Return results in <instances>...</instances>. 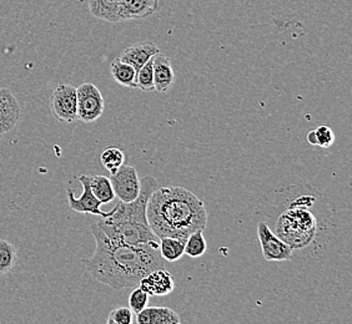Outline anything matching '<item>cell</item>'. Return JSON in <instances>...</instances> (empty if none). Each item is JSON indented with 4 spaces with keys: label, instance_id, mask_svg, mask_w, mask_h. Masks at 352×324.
I'll list each match as a JSON object with an SVG mask.
<instances>
[{
    "label": "cell",
    "instance_id": "cell-1",
    "mask_svg": "<svg viewBox=\"0 0 352 324\" xmlns=\"http://www.w3.org/2000/svg\"><path fill=\"white\" fill-rule=\"evenodd\" d=\"M96 250L82 262L91 277L113 290L133 288L151 270L164 268L159 246H133L109 238L98 223L91 224Z\"/></svg>",
    "mask_w": 352,
    "mask_h": 324
},
{
    "label": "cell",
    "instance_id": "cell-2",
    "mask_svg": "<svg viewBox=\"0 0 352 324\" xmlns=\"http://www.w3.org/2000/svg\"><path fill=\"white\" fill-rule=\"evenodd\" d=\"M146 216L150 227L159 238L174 237L182 241L208 224V212L199 197L184 187L159 186L151 194Z\"/></svg>",
    "mask_w": 352,
    "mask_h": 324
},
{
    "label": "cell",
    "instance_id": "cell-3",
    "mask_svg": "<svg viewBox=\"0 0 352 324\" xmlns=\"http://www.w3.org/2000/svg\"><path fill=\"white\" fill-rule=\"evenodd\" d=\"M140 194L131 202L116 203L113 215L98 221L105 235L118 241L133 246H159L160 238L150 227L146 207L151 194L160 185L153 176H145L140 180Z\"/></svg>",
    "mask_w": 352,
    "mask_h": 324
},
{
    "label": "cell",
    "instance_id": "cell-4",
    "mask_svg": "<svg viewBox=\"0 0 352 324\" xmlns=\"http://www.w3.org/2000/svg\"><path fill=\"white\" fill-rule=\"evenodd\" d=\"M312 195L295 197L275 221L274 233L292 250H300L314 241L318 230V217L310 211L315 203Z\"/></svg>",
    "mask_w": 352,
    "mask_h": 324
},
{
    "label": "cell",
    "instance_id": "cell-5",
    "mask_svg": "<svg viewBox=\"0 0 352 324\" xmlns=\"http://www.w3.org/2000/svg\"><path fill=\"white\" fill-rule=\"evenodd\" d=\"M78 99V120L84 124H91L99 120L104 114V97L100 90L91 82L82 84L76 88Z\"/></svg>",
    "mask_w": 352,
    "mask_h": 324
},
{
    "label": "cell",
    "instance_id": "cell-6",
    "mask_svg": "<svg viewBox=\"0 0 352 324\" xmlns=\"http://www.w3.org/2000/svg\"><path fill=\"white\" fill-rule=\"evenodd\" d=\"M50 110L58 121L73 122L78 120L76 88L70 84H60L50 97Z\"/></svg>",
    "mask_w": 352,
    "mask_h": 324
},
{
    "label": "cell",
    "instance_id": "cell-7",
    "mask_svg": "<svg viewBox=\"0 0 352 324\" xmlns=\"http://www.w3.org/2000/svg\"><path fill=\"white\" fill-rule=\"evenodd\" d=\"M258 237L263 256L269 262H283L292 258V248L274 233L266 222H258Z\"/></svg>",
    "mask_w": 352,
    "mask_h": 324
},
{
    "label": "cell",
    "instance_id": "cell-8",
    "mask_svg": "<svg viewBox=\"0 0 352 324\" xmlns=\"http://www.w3.org/2000/svg\"><path fill=\"white\" fill-rule=\"evenodd\" d=\"M110 183L116 192V197L122 202H131L140 194L142 183L135 167L130 165H122L114 174H111Z\"/></svg>",
    "mask_w": 352,
    "mask_h": 324
},
{
    "label": "cell",
    "instance_id": "cell-9",
    "mask_svg": "<svg viewBox=\"0 0 352 324\" xmlns=\"http://www.w3.org/2000/svg\"><path fill=\"white\" fill-rule=\"evenodd\" d=\"M79 181L82 185V196L79 197V198H76L74 196V189H67L70 209L75 211V212H79V213H90V215L100 216L102 218H105V217H109L114 213L116 207L110 209L109 212H104V211L100 209L102 202L94 196L93 191L90 189L88 175H80Z\"/></svg>",
    "mask_w": 352,
    "mask_h": 324
},
{
    "label": "cell",
    "instance_id": "cell-10",
    "mask_svg": "<svg viewBox=\"0 0 352 324\" xmlns=\"http://www.w3.org/2000/svg\"><path fill=\"white\" fill-rule=\"evenodd\" d=\"M21 116V105L13 93L9 89L0 88V136L12 131Z\"/></svg>",
    "mask_w": 352,
    "mask_h": 324
},
{
    "label": "cell",
    "instance_id": "cell-11",
    "mask_svg": "<svg viewBox=\"0 0 352 324\" xmlns=\"http://www.w3.org/2000/svg\"><path fill=\"white\" fill-rule=\"evenodd\" d=\"M139 287L145 290L149 296L160 297L170 294L175 288V282L169 270L159 268L151 270L145 277H142Z\"/></svg>",
    "mask_w": 352,
    "mask_h": 324
},
{
    "label": "cell",
    "instance_id": "cell-12",
    "mask_svg": "<svg viewBox=\"0 0 352 324\" xmlns=\"http://www.w3.org/2000/svg\"><path fill=\"white\" fill-rule=\"evenodd\" d=\"M157 53H160V50L153 41H140L126 47L119 56V59L131 65L138 73V70L142 68V65H145L151 58H154V55Z\"/></svg>",
    "mask_w": 352,
    "mask_h": 324
},
{
    "label": "cell",
    "instance_id": "cell-13",
    "mask_svg": "<svg viewBox=\"0 0 352 324\" xmlns=\"http://www.w3.org/2000/svg\"><path fill=\"white\" fill-rule=\"evenodd\" d=\"M160 0H122L120 21H142L155 14Z\"/></svg>",
    "mask_w": 352,
    "mask_h": 324
},
{
    "label": "cell",
    "instance_id": "cell-14",
    "mask_svg": "<svg viewBox=\"0 0 352 324\" xmlns=\"http://www.w3.org/2000/svg\"><path fill=\"white\" fill-rule=\"evenodd\" d=\"M154 69V85L157 93H166L175 81V73L171 65V61L166 55L157 53L153 58Z\"/></svg>",
    "mask_w": 352,
    "mask_h": 324
},
{
    "label": "cell",
    "instance_id": "cell-15",
    "mask_svg": "<svg viewBox=\"0 0 352 324\" xmlns=\"http://www.w3.org/2000/svg\"><path fill=\"white\" fill-rule=\"evenodd\" d=\"M138 324H177L182 319L169 307H145L136 314Z\"/></svg>",
    "mask_w": 352,
    "mask_h": 324
},
{
    "label": "cell",
    "instance_id": "cell-16",
    "mask_svg": "<svg viewBox=\"0 0 352 324\" xmlns=\"http://www.w3.org/2000/svg\"><path fill=\"white\" fill-rule=\"evenodd\" d=\"M122 0H88L90 14L109 23H120Z\"/></svg>",
    "mask_w": 352,
    "mask_h": 324
},
{
    "label": "cell",
    "instance_id": "cell-17",
    "mask_svg": "<svg viewBox=\"0 0 352 324\" xmlns=\"http://www.w3.org/2000/svg\"><path fill=\"white\" fill-rule=\"evenodd\" d=\"M110 73L113 79L122 86L136 89V70L119 58L110 64Z\"/></svg>",
    "mask_w": 352,
    "mask_h": 324
},
{
    "label": "cell",
    "instance_id": "cell-18",
    "mask_svg": "<svg viewBox=\"0 0 352 324\" xmlns=\"http://www.w3.org/2000/svg\"><path fill=\"white\" fill-rule=\"evenodd\" d=\"M89 183L94 196L102 202V205L111 202L116 198V192L109 177L102 175L89 176Z\"/></svg>",
    "mask_w": 352,
    "mask_h": 324
},
{
    "label": "cell",
    "instance_id": "cell-19",
    "mask_svg": "<svg viewBox=\"0 0 352 324\" xmlns=\"http://www.w3.org/2000/svg\"><path fill=\"white\" fill-rule=\"evenodd\" d=\"M185 242L174 237H162L159 242V252L163 259L168 262H176L185 255Z\"/></svg>",
    "mask_w": 352,
    "mask_h": 324
},
{
    "label": "cell",
    "instance_id": "cell-20",
    "mask_svg": "<svg viewBox=\"0 0 352 324\" xmlns=\"http://www.w3.org/2000/svg\"><path fill=\"white\" fill-rule=\"evenodd\" d=\"M206 250H208V243L204 237L203 231H195L186 238L185 246H184L185 255H188L191 258H199L205 255Z\"/></svg>",
    "mask_w": 352,
    "mask_h": 324
},
{
    "label": "cell",
    "instance_id": "cell-21",
    "mask_svg": "<svg viewBox=\"0 0 352 324\" xmlns=\"http://www.w3.org/2000/svg\"><path fill=\"white\" fill-rule=\"evenodd\" d=\"M18 255L13 243L0 240V276H4L13 270Z\"/></svg>",
    "mask_w": 352,
    "mask_h": 324
},
{
    "label": "cell",
    "instance_id": "cell-22",
    "mask_svg": "<svg viewBox=\"0 0 352 324\" xmlns=\"http://www.w3.org/2000/svg\"><path fill=\"white\" fill-rule=\"evenodd\" d=\"M307 141L312 146L327 149L335 141V134L330 126L320 125L318 128L312 130L307 134Z\"/></svg>",
    "mask_w": 352,
    "mask_h": 324
},
{
    "label": "cell",
    "instance_id": "cell-23",
    "mask_svg": "<svg viewBox=\"0 0 352 324\" xmlns=\"http://www.w3.org/2000/svg\"><path fill=\"white\" fill-rule=\"evenodd\" d=\"M102 165L108 170L110 174H114L116 170L122 167L125 161V154L124 151L118 148H108L104 150L100 155Z\"/></svg>",
    "mask_w": 352,
    "mask_h": 324
},
{
    "label": "cell",
    "instance_id": "cell-24",
    "mask_svg": "<svg viewBox=\"0 0 352 324\" xmlns=\"http://www.w3.org/2000/svg\"><path fill=\"white\" fill-rule=\"evenodd\" d=\"M136 89L142 91H154V69H153V58L136 73Z\"/></svg>",
    "mask_w": 352,
    "mask_h": 324
},
{
    "label": "cell",
    "instance_id": "cell-25",
    "mask_svg": "<svg viewBox=\"0 0 352 324\" xmlns=\"http://www.w3.org/2000/svg\"><path fill=\"white\" fill-rule=\"evenodd\" d=\"M149 297V294L145 290H142L140 287H138V288H135V290L130 293L129 307L134 314H138L145 307H148Z\"/></svg>",
    "mask_w": 352,
    "mask_h": 324
},
{
    "label": "cell",
    "instance_id": "cell-26",
    "mask_svg": "<svg viewBox=\"0 0 352 324\" xmlns=\"http://www.w3.org/2000/svg\"><path fill=\"white\" fill-rule=\"evenodd\" d=\"M133 322V311L126 307L116 308L109 313L108 324H130Z\"/></svg>",
    "mask_w": 352,
    "mask_h": 324
}]
</instances>
